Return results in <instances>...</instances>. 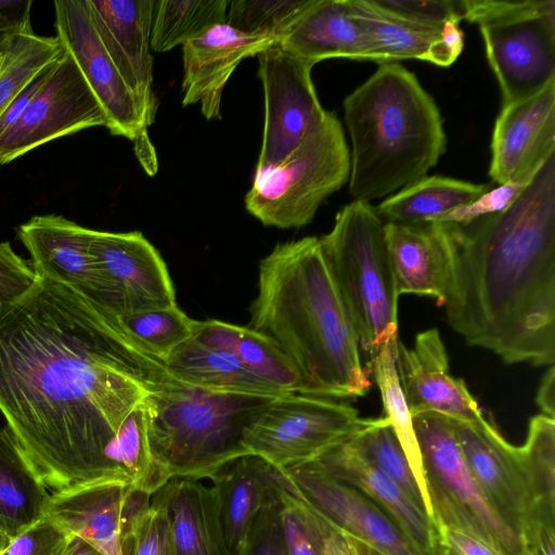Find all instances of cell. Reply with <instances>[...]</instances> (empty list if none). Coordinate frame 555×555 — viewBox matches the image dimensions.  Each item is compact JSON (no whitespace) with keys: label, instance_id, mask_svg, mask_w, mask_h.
I'll return each mask as SVG.
<instances>
[{"label":"cell","instance_id":"6da1fadb","mask_svg":"<svg viewBox=\"0 0 555 555\" xmlns=\"http://www.w3.org/2000/svg\"><path fill=\"white\" fill-rule=\"evenodd\" d=\"M178 385L117 314L66 284L38 278L0 305V412L50 493L130 487L108 447L149 393Z\"/></svg>","mask_w":555,"mask_h":555},{"label":"cell","instance_id":"7a4b0ae2","mask_svg":"<svg viewBox=\"0 0 555 555\" xmlns=\"http://www.w3.org/2000/svg\"><path fill=\"white\" fill-rule=\"evenodd\" d=\"M443 223L450 327L506 364L554 365L555 153L504 211Z\"/></svg>","mask_w":555,"mask_h":555},{"label":"cell","instance_id":"3957f363","mask_svg":"<svg viewBox=\"0 0 555 555\" xmlns=\"http://www.w3.org/2000/svg\"><path fill=\"white\" fill-rule=\"evenodd\" d=\"M249 328L272 339L301 379L302 395L364 397L372 383L319 238L276 244L259 263Z\"/></svg>","mask_w":555,"mask_h":555},{"label":"cell","instance_id":"277c9868","mask_svg":"<svg viewBox=\"0 0 555 555\" xmlns=\"http://www.w3.org/2000/svg\"><path fill=\"white\" fill-rule=\"evenodd\" d=\"M343 106L352 147L349 192L356 201L380 198L416 182L446 152L438 106L399 63L379 64Z\"/></svg>","mask_w":555,"mask_h":555},{"label":"cell","instance_id":"5b68a950","mask_svg":"<svg viewBox=\"0 0 555 555\" xmlns=\"http://www.w3.org/2000/svg\"><path fill=\"white\" fill-rule=\"evenodd\" d=\"M276 397L219 392L178 385L144 399L155 463L168 480L208 479L249 454L247 428Z\"/></svg>","mask_w":555,"mask_h":555},{"label":"cell","instance_id":"8992f818","mask_svg":"<svg viewBox=\"0 0 555 555\" xmlns=\"http://www.w3.org/2000/svg\"><path fill=\"white\" fill-rule=\"evenodd\" d=\"M384 221L369 202L353 201L319 238L338 294L370 360L398 337V298Z\"/></svg>","mask_w":555,"mask_h":555},{"label":"cell","instance_id":"52a82bcc","mask_svg":"<svg viewBox=\"0 0 555 555\" xmlns=\"http://www.w3.org/2000/svg\"><path fill=\"white\" fill-rule=\"evenodd\" d=\"M350 152L337 117H324L280 163L256 169L246 210L266 227L301 228L349 179Z\"/></svg>","mask_w":555,"mask_h":555},{"label":"cell","instance_id":"ba28073f","mask_svg":"<svg viewBox=\"0 0 555 555\" xmlns=\"http://www.w3.org/2000/svg\"><path fill=\"white\" fill-rule=\"evenodd\" d=\"M421 449L433 524L456 530L499 555H529L520 537L490 505L472 475L452 418L425 412L412 416Z\"/></svg>","mask_w":555,"mask_h":555},{"label":"cell","instance_id":"9c48e42d","mask_svg":"<svg viewBox=\"0 0 555 555\" xmlns=\"http://www.w3.org/2000/svg\"><path fill=\"white\" fill-rule=\"evenodd\" d=\"M462 20L476 23L503 105L555 79L554 0H460Z\"/></svg>","mask_w":555,"mask_h":555},{"label":"cell","instance_id":"30bf717a","mask_svg":"<svg viewBox=\"0 0 555 555\" xmlns=\"http://www.w3.org/2000/svg\"><path fill=\"white\" fill-rule=\"evenodd\" d=\"M380 418L361 417L334 399L291 392L268 404L247 428L244 443L249 454L285 469L352 440Z\"/></svg>","mask_w":555,"mask_h":555},{"label":"cell","instance_id":"8fae6325","mask_svg":"<svg viewBox=\"0 0 555 555\" xmlns=\"http://www.w3.org/2000/svg\"><path fill=\"white\" fill-rule=\"evenodd\" d=\"M56 37L76 62L102 106L106 128L134 143L145 171H157L156 154L147 135L141 107L106 52L94 27L86 0L54 1Z\"/></svg>","mask_w":555,"mask_h":555},{"label":"cell","instance_id":"7c38bea8","mask_svg":"<svg viewBox=\"0 0 555 555\" xmlns=\"http://www.w3.org/2000/svg\"><path fill=\"white\" fill-rule=\"evenodd\" d=\"M264 99L262 142L256 169L283 160L324 117L311 78L313 65L278 42L257 55Z\"/></svg>","mask_w":555,"mask_h":555},{"label":"cell","instance_id":"4fadbf2b","mask_svg":"<svg viewBox=\"0 0 555 555\" xmlns=\"http://www.w3.org/2000/svg\"><path fill=\"white\" fill-rule=\"evenodd\" d=\"M98 126H107L104 111L65 50L20 119L0 135V165L47 142Z\"/></svg>","mask_w":555,"mask_h":555},{"label":"cell","instance_id":"5bb4252c","mask_svg":"<svg viewBox=\"0 0 555 555\" xmlns=\"http://www.w3.org/2000/svg\"><path fill=\"white\" fill-rule=\"evenodd\" d=\"M453 421L465 462L490 505L522 540L529 554L541 525L519 447L490 422Z\"/></svg>","mask_w":555,"mask_h":555},{"label":"cell","instance_id":"9a60e30c","mask_svg":"<svg viewBox=\"0 0 555 555\" xmlns=\"http://www.w3.org/2000/svg\"><path fill=\"white\" fill-rule=\"evenodd\" d=\"M103 304L119 318L177 305L167 266L141 232L93 231Z\"/></svg>","mask_w":555,"mask_h":555},{"label":"cell","instance_id":"2e32d148","mask_svg":"<svg viewBox=\"0 0 555 555\" xmlns=\"http://www.w3.org/2000/svg\"><path fill=\"white\" fill-rule=\"evenodd\" d=\"M291 486L340 531L383 555H421L367 495L310 462L281 469Z\"/></svg>","mask_w":555,"mask_h":555},{"label":"cell","instance_id":"e0dca14e","mask_svg":"<svg viewBox=\"0 0 555 555\" xmlns=\"http://www.w3.org/2000/svg\"><path fill=\"white\" fill-rule=\"evenodd\" d=\"M555 153V79L503 105L491 139L489 176L498 184L529 183Z\"/></svg>","mask_w":555,"mask_h":555},{"label":"cell","instance_id":"ac0fdd59","mask_svg":"<svg viewBox=\"0 0 555 555\" xmlns=\"http://www.w3.org/2000/svg\"><path fill=\"white\" fill-rule=\"evenodd\" d=\"M396 364L412 416L435 412L472 424L487 421L464 380L450 374L447 349L437 328L418 333L412 348L398 340Z\"/></svg>","mask_w":555,"mask_h":555},{"label":"cell","instance_id":"d6986e66","mask_svg":"<svg viewBox=\"0 0 555 555\" xmlns=\"http://www.w3.org/2000/svg\"><path fill=\"white\" fill-rule=\"evenodd\" d=\"M96 33L151 126L156 114L150 46L154 0H86Z\"/></svg>","mask_w":555,"mask_h":555},{"label":"cell","instance_id":"ffe728a7","mask_svg":"<svg viewBox=\"0 0 555 555\" xmlns=\"http://www.w3.org/2000/svg\"><path fill=\"white\" fill-rule=\"evenodd\" d=\"M276 42L273 37L246 34L225 23L186 41L182 46L183 106L199 103L206 119H220L222 92L235 68Z\"/></svg>","mask_w":555,"mask_h":555},{"label":"cell","instance_id":"44dd1931","mask_svg":"<svg viewBox=\"0 0 555 555\" xmlns=\"http://www.w3.org/2000/svg\"><path fill=\"white\" fill-rule=\"evenodd\" d=\"M93 231L63 216H34L17 235L38 278L66 284L103 306L101 279L91 253Z\"/></svg>","mask_w":555,"mask_h":555},{"label":"cell","instance_id":"7402d4cb","mask_svg":"<svg viewBox=\"0 0 555 555\" xmlns=\"http://www.w3.org/2000/svg\"><path fill=\"white\" fill-rule=\"evenodd\" d=\"M121 481H98L50 493L43 517L100 555H122L127 496Z\"/></svg>","mask_w":555,"mask_h":555},{"label":"cell","instance_id":"603a6c76","mask_svg":"<svg viewBox=\"0 0 555 555\" xmlns=\"http://www.w3.org/2000/svg\"><path fill=\"white\" fill-rule=\"evenodd\" d=\"M216 494L230 555H245L256 522L279 498L278 468L254 454L240 456L207 479Z\"/></svg>","mask_w":555,"mask_h":555},{"label":"cell","instance_id":"cb8c5ba5","mask_svg":"<svg viewBox=\"0 0 555 555\" xmlns=\"http://www.w3.org/2000/svg\"><path fill=\"white\" fill-rule=\"evenodd\" d=\"M332 477L367 495L397 525L421 555L437 554V534L429 517L349 441L309 461Z\"/></svg>","mask_w":555,"mask_h":555},{"label":"cell","instance_id":"d4e9b609","mask_svg":"<svg viewBox=\"0 0 555 555\" xmlns=\"http://www.w3.org/2000/svg\"><path fill=\"white\" fill-rule=\"evenodd\" d=\"M384 233L399 296H431L442 307L451 278L444 223L385 222Z\"/></svg>","mask_w":555,"mask_h":555},{"label":"cell","instance_id":"484cf974","mask_svg":"<svg viewBox=\"0 0 555 555\" xmlns=\"http://www.w3.org/2000/svg\"><path fill=\"white\" fill-rule=\"evenodd\" d=\"M278 43L313 66L332 57L371 61L366 34L349 0H312Z\"/></svg>","mask_w":555,"mask_h":555},{"label":"cell","instance_id":"4316f807","mask_svg":"<svg viewBox=\"0 0 555 555\" xmlns=\"http://www.w3.org/2000/svg\"><path fill=\"white\" fill-rule=\"evenodd\" d=\"M176 555H230L207 479L172 478L162 488Z\"/></svg>","mask_w":555,"mask_h":555},{"label":"cell","instance_id":"83f0119b","mask_svg":"<svg viewBox=\"0 0 555 555\" xmlns=\"http://www.w3.org/2000/svg\"><path fill=\"white\" fill-rule=\"evenodd\" d=\"M164 362L177 382L190 387L271 397L291 393L254 373L232 353L209 349L193 338L180 345Z\"/></svg>","mask_w":555,"mask_h":555},{"label":"cell","instance_id":"f1b7e54d","mask_svg":"<svg viewBox=\"0 0 555 555\" xmlns=\"http://www.w3.org/2000/svg\"><path fill=\"white\" fill-rule=\"evenodd\" d=\"M353 17L366 34L371 61L398 63L414 59L447 67L440 30L410 23L373 5L370 0H349Z\"/></svg>","mask_w":555,"mask_h":555},{"label":"cell","instance_id":"f546056e","mask_svg":"<svg viewBox=\"0 0 555 555\" xmlns=\"http://www.w3.org/2000/svg\"><path fill=\"white\" fill-rule=\"evenodd\" d=\"M49 496L9 428L0 427V551L43 517Z\"/></svg>","mask_w":555,"mask_h":555},{"label":"cell","instance_id":"4dcf8cb0","mask_svg":"<svg viewBox=\"0 0 555 555\" xmlns=\"http://www.w3.org/2000/svg\"><path fill=\"white\" fill-rule=\"evenodd\" d=\"M192 338L209 349L232 353L285 392L301 391L300 376L291 360L272 339L248 326L218 320L196 321Z\"/></svg>","mask_w":555,"mask_h":555},{"label":"cell","instance_id":"1f68e13d","mask_svg":"<svg viewBox=\"0 0 555 555\" xmlns=\"http://www.w3.org/2000/svg\"><path fill=\"white\" fill-rule=\"evenodd\" d=\"M488 190L487 184L439 176L424 177L384 199L375 210L385 222H429L470 203Z\"/></svg>","mask_w":555,"mask_h":555},{"label":"cell","instance_id":"d6a6232c","mask_svg":"<svg viewBox=\"0 0 555 555\" xmlns=\"http://www.w3.org/2000/svg\"><path fill=\"white\" fill-rule=\"evenodd\" d=\"M280 519L287 555H351L344 533L311 506L278 469Z\"/></svg>","mask_w":555,"mask_h":555},{"label":"cell","instance_id":"836d02e7","mask_svg":"<svg viewBox=\"0 0 555 555\" xmlns=\"http://www.w3.org/2000/svg\"><path fill=\"white\" fill-rule=\"evenodd\" d=\"M399 337L384 346L367 363L366 367L374 375L378 386L385 417L406 457L411 472L420 489L426 515L433 521L434 512L427 491L425 472L417 437L414 431L412 415L406 404L397 371L396 357Z\"/></svg>","mask_w":555,"mask_h":555},{"label":"cell","instance_id":"e575fe53","mask_svg":"<svg viewBox=\"0 0 555 555\" xmlns=\"http://www.w3.org/2000/svg\"><path fill=\"white\" fill-rule=\"evenodd\" d=\"M227 0H154L151 50L164 53L225 23Z\"/></svg>","mask_w":555,"mask_h":555},{"label":"cell","instance_id":"d590c367","mask_svg":"<svg viewBox=\"0 0 555 555\" xmlns=\"http://www.w3.org/2000/svg\"><path fill=\"white\" fill-rule=\"evenodd\" d=\"M122 555H176L162 489L152 495L130 490L121 535Z\"/></svg>","mask_w":555,"mask_h":555},{"label":"cell","instance_id":"8d00e7d4","mask_svg":"<svg viewBox=\"0 0 555 555\" xmlns=\"http://www.w3.org/2000/svg\"><path fill=\"white\" fill-rule=\"evenodd\" d=\"M519 452L539 522L555 528V418L543 414L533 416Z\"/></svg>","mask_w":555,"mask_h":555},{"label":"cell","instance_id":"74e56055","mask_svg":"<svg viewBox=\"0 0 555 555\" xmlns=\"http://www.w3.org/2000/svg\"><path fill=\"white\" fill-rule=\"evenodd\" d=\"M65 52L57 37L16 34L0 69V116L25 86Z\"/></svg>","mask_w":555,"mask_h":555},{"label":"cell","instance_id":"f35d334b","mask_svg":"<svg viewBox=\"0 0 555 555\" xmlns=\"http://www.w3.org/2000/svg\"><path fill=\"white\" fill-rule=\"evenodd\" d=\"M352 446L385 473L426 514L423 499L402 448L385 416L352 440Z\"/></svg>","mask_w":555,"mask_h":555},{"label":"cell","instance_id":"ab89813d","mask_svg":"<svg viewBox=\"0 0 555 555\" xmlns=\"http://www.w3.org/2000/svg\"><path fill=\"white\" fill-rule=\"evenodd\" d=\"M120 319L129 334L162 361L192 338L196 323L178 305Z\"/></svg>","mask_w":555,"mask_h":555},{"label":"cell","instance_id":"60d3db41","mask_svg":"<svg viewBox=\"0 0 555 555\" xmlns=\"http://www.w3.org/2000/svg\"><path fill=\"white\" fill-rule=\"evenodd\" d=\"M312 0H233L229 1L225 24L253 35L279 40Z\"/></svg>","mask_w":555,"mask_h":555},{"label":"cell","instance_id":"b9f144b4","mask_svg":"<svg viewBox=\"0 0 555 555\" xmlns=\"http://www.w3.org/2000/svg\"><path fill=\"white\" fill-rule=\"evenodd\" d=\"M379 10L421 26L441 29L447 21L462 20L460 0H370Z\"/></svg>","mask_w":555,"mask_h":555},{"label":"cell","instance_id":"7bdbcfd3","mask_svg":"<svg viewBox=\"0 0 555 555\" xmlns=\"http://www.w3.org/2000/svg\"><path fill=\"white\" fill-rule=\"evenodd\" d=\"M76 539L46 517L12 539L1 555H68Z\"/></svg>","mask_w":555,"mask_h":555},{"label":"cell","instance_id":"ee69618b","mask_svg":"<svg viewBox=\"0 0 555 555\" xmlns=\"http://www.w3.org/2000/svg\"><path fill=\"white\" fill-rule=\"evenodd\" d=\"M527 184L513 182L499 184L496 188L486 191L470 203L449 210L431 221L454 223L461 227L468 225L479 218L504 211Z\"/></svg>","mask_w":555,"mask_h":555},{"label":"cell","instance_id":"f6af8a7d","mask_svg":"<svg viewBox=\"0 0 555 555\" xmlns=\"http://www.w3.org/2000/svg\"><path fill=\"white\" fill-rule=\"evenodd\" d=\"M38 280L30 262L18 256L10 242L0 243V305L23 296Z\"/></svg>","mask_w":555,"mask_h":555},{"label":"cell","instance_id":"bcb514c9","mask_svg":"<svg viewBox=\"0 0 555 555\" xmlns=\"http://www.w3.org/2000/svg\"><path fill=\"white\" fill-rule=\"evenodd\" d=\"M245 555H287L280 519L279 498L258 517Z\"/></svg>","mask_w":555,"mask_h":555},{"label":"cell","instance_id":"7dc6e473","mask_svg":"<svg viewBox=\"0 0 555 555\" xmlns=\"http://www.w3.org/2000/svg\"><path fill=\"white\" fill-rule=\"evenodd\" d=\"M57 60L38 73L2 113L0 116V135L20 119L48 79Z\"/></svg>","mask_w":555,"mask_h":555},{"label":"cell","instance_id":"c3c4849f","mask_svg":"<svg viewBox=\"0 0 555 555\" xmlns=\"http://www.w3.org/2000/svg\"><path fill=\"white\" fill-rule=\"evenodd\" d=\"M31 0H0V34L31 33Z\"/></svg>","mask_w":555,"mask_h":555},{"label":"cell","instance_id":"681fc988","mask_svg":"<svg viewBox=\"0 0 555 555\" xmlns=\"http://www.w3.org/2000/svg\"><path fill=\"white\" fill-rule=\"evenodd\" d=\"M437 543L444 546L452 555H499L486 544L467 534L436 525Z\"/></svg>","mask_w":555,"mask_h":555},{"label":"cell","instance_id":"f907efd6","mask_svg":"<svg viewBox=\"0 0 555 555\" xmlns=\"http://www.w3.org/2000/svg\"><path fill=\"white\" fill-rule=\"evenodd\" d=\"M537 404L543 415L555 418V367L550 365L538 387Z\"/></svg>","mask_w":555,"mask_h":555},{"label":"cell","instance_id":"816d5d0a","mask_svg":"<svg viewBox=\"0 0 555 555\" xmlns=\"http://www.w3.org/2000/svg\"><path fill=\"white\" fill-rule=\"evenodd\" d=\"M343 533L348 543L351 555H383L378 551H376L374 547H372L371 545L365 543L364 541H362L356 537H352L348 533H345V532H343Z\"/></svg>","mask_w":555,"mask_h":555},{"label":"cell","instance_id":"f5cc1de1","mask_svg":"<svg viewBox=\"0 0 555 555\" xmlns=\"http://www.w3.org/2000/svg\"><path fill=\"white\" fill-rule=\"evenodd\" d=\"M96 552L87 543L77 540L68 555H94Z\"/></svg>","mask_w":555,"mask_h":555},{"label":"cell","instance_id":"db71d44e","mask_svg":"<svg viewBox=\"0 0 555 555\" xmlns=\"http://www.w3.org/2000/svg\"><path fill=\"white\" fill-rule=\"evenodd\" d=\"M15 35L16 34H0V55L9 49Z\"/></svg>","mask_w":555,"mask_h":555},{"label":"cell","instance_id":"11a10c76","mask_svg":"<svg viewBox=\"0 0 555 555\" xmlns=\"http://www.w3.org/2000/svg\"><path fill=\"white\" fill-rule=\"evenodd\" d=\"M7 52V51H5ZM4 52V53H5ZM4 53L0 55V69H1V66H2V63H3V56H4Z\"/></svg>","mask_w":555,"mask_h":555},{"label":"cell","instance_id":"9f6ffc18","mask_svg":"<svg viewBox=\"0 0 555 555\" xmlns=\"http://www.w3.org/2000/svg\"><path fill=\"white\" fill-rule=\"evenodd\" d=\"M94 555H100L99 553H95Z\"/></svg>","mask_w":555,"mask_h":555},{"label":"cell","instance_id":"6f0895ef","mask_svg":"<svg viewBox=\"0 0 555 555\" xmlns=\"http://www.w3.org/2000/svg\"><path fill=\"white\" fill-rule=\"evenodd\" d=\"M0 555H1V551H0Z\"/></svg>","mask_w":555,"mask_h":555}]
</instances>
